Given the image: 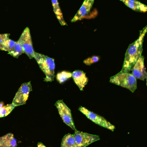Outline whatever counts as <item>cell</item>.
Listing matches in <instances>:
<instances>
[{
  "instance_id": "10",
  "label": "cell",
  "mask_w": 147,
  "mask_h": 147,
  "mask_svg": "<svg viewBox=\"0 0 147 147\" xmlns=\"http://www.w3.org/2000/svg\"><path fill=\"white\" fill-rule=\"evenodd\" d=\"M94 1L95 0H85L81 7L71 20V22H76L79 20L87 14L92 8Z\"/></svg>"
},
{
  "instance_id": "2",
  "label": "cell",
  "mask_w": 147,
  "mask_h": 147,
  "mask_svg": "<svg viewBox=\"0 0 147 147\" xmlns=\"http://www.w3.org/2000/svg\"><path fill=\"white\" fill-rule=\"evenodd\" d=\"M35 59L40 68L45 75L44 81L52 82L55 77L54 59L41 53L35 52Z\"/></svg>"
},
{
  "instance_id": "22",
  "label": "cell",
  "mask_w": 147,
  "mask_h": 147,
  "mask_svg": "<svg viewBox=\"0 0 147 147\" xmlns=\"http://www.w3.org/2000/svg\"><path fill=\"white\" fill-rule=\"evenodd\" d=\"M46 147L44 144H42L41 142H39L38 144V147Z\"/></svg>"
},
{
  "instance_id": "12",
  "label": "cell",
  "mask_w": 147,
  "mask_h": 147,
  "mask_svg": "<svg viewBox=\"0 0 147 147\" xmlns=\"http://www.w3.org/2000/svg\"><path fill=\"white\" fill-rule=\"evenodd\" d=\"M127 7L137 12L145 13L147 10V6L137 0H120Z\"/></svg>"
},
{
  "instance_id": "11",
  "label": "cell",
  "mask_w": 147,
  "mask_h": 147,
  "mask_svg": "<svg viewBox=\"0 0 147 147\" xmlns=\"http://www.w3.org/2000/svg\"><path fill=\"white\" fill-rule=\"evenodd\" d=\"M72 77L75 84L77 85L80 90L83 91L84 88L89 81L86 74L81 70H76L72 73Z\"/></svg>"
},
{
  "instance_id": "5",
  "label": "cell",
  "mask_w": 147,
  "mask_h": 147,
  "mask_svg": "<svg viewBox=\"0 0 147 147\" xmlns=\"http://www.w3.org/2000/svg\"><path fill=\"white\" fill-rule=\"evenodd\" d=\"M18 41L22 47L23 53L26 54L30 59L33 58L35 52L33 48L32 37L29 28L26 27L23 30Z\"/></svg>"
},
{
  "instance_id": "18",
  "label": "cell",
  "mask_w": 147,
  "mask_h": 147,
  "mask_svg": "<svg viewBox=\"0 0 147 147\" xmlns=\"http://www.w3.org/2000/svg\"><path fill=\"white\" fill-rule=\"evenodd\" d=\"M72 77L71 72L67 71H62L57 74L56 79L60 84H63L67 79Z\"/></svg>"
},
{
  "instance_id": "21",
  "label": "cell",
  "mask_w": 147,
  "mask_h": 147,
  "mask_svg": "<svg viewBox=\"0 0 147 147\" xmlns=\"http://www.w3.org/2000/svg\"><path fill=\"white\" fill-rule=\"evenodd\" d=\"M9 34H0V43L3 42L4 40L9 38Z\"/></svg>"
},
{
  "instance_id": "1",
  "label": "cell",
  "mask_w": 147,
  "mask_h": 147,
  "mask_svg": "<svg viewBox=\"0 0 147 147\" xmlns=\"http://www.w3.org/2000/svg\"><path fill=\"white\" fill-rule=\"evenodd\" d=\"M147 30V26H146L142 30L140 31L138 38L129 46L125 53V59L121 72H129L132 71V69L136 61L142 56L143 43Z\"/></svg>"
},
{
  "instance_id": "20",
  "label": "cell",
  "mask_w": 147,
  "mask_h": 147,
  "mask_svg": "<svg viewBox=\"0 0 147 147\" xmlns=\"http://www.w3.org/2000/svg\"><path fill=\"white\" fill-rule=\"evenodd\" d=\"M99 59H100V57L98 56H92V57H90L85 59L84 60L83 63L86 65H90L93 64L94 63L98 62Z\"/></svg>"
},
{
  "instance_id": "6",
  "label": "cell",
  "mask_w": 147,
  "mask_h": 147,
  "mask_svg": "<svg viewBox=\"0 0 147 147\" xmlns=\"http://www.w3.org/2000/svg\"><path fill=\"white\" fill-rule=\"evenodd\" d=\"M55 106L58 109L59 114L62 118L64 122L67 126L71 128L74 131L77 130L76 128L72 115L71 111L70 108L66 105L62 100H58L55 104Z\"/></svg>"
},
{
  "instance_id": "14",
  "label": "cell",
  "mask_w": 147,
  "mask_h": 147,
  "mask_svg": "<svg viewBox=\"0 0 147 147\" xmlns=\"http://www.w3.org/2000/svg\"><path fill=\"white\" fill-rule=\"evenodd\" d=\"M51 2L53 7L54 12L60 23L61 26H67V23L66 22L63 17V13L60 7L58 0H51Z\"/></svg>"
},
{
  "instance_id": "13",
  "label": "cell",
  "mask_w": 147,
  "mask_h": 147,
  "mask_svg": "<svg viewBox=\"0 0 147 147\" xmlns=\"http://www.w3.org/2000/svg\"><path fill=\"white\" fill-rule=\"evenodd\" d=\"M0 147H17L16 140L13 134L8 133L0 138Z\"/></svg>"
},
{
  "instance_id": "15",
  "label": "cell",
  "mask_w": 147,
  "mask_h": 147,
  "mask_svg": "<svg viewBox=\"0 0 147 147\" xmlns=\"http://www.w3.org/2000/svg\"><path fill=\"white\" fill-rule=\"evenodd\" d=\"M61 147H77L73 134H68L62 139Z\"/></svg>"
},
{
  "instance_id": "8",
  "label": "cell",
  "mask_w": 147,
  "mask_h": 147,
  "mask_svg": "<svg viewBox=\"0 0 147 147\" xmlns=\"http://www.w3.org/2000/svg\"><path fill=\"white\" fill-rule=\"evenodd\" d=\"M77 147H86L100 140L98 136L76 130L73 134Z\"/></svg>"
},
{
  "instance_id": "16",
  "label": "cell",
  "mask_w": 147,
  "mask_h": 147,
  "mask_svg": "<svg viewBox=\"0 0 147 147\" xmlns=\"http://www.w3.org/2000/svg\"><path fill=\"white\" fill-rule=\"evenodd\" d=\"M8 53L14 57L16 58H18L20 55L23 53L22 47L19 41H17L16 42L15 45H14L12 50L9 51Z\"/></svg>"
},
{
  "instance_id": "4",
  "label": "cell",
  "mask_w": 147,
  "mask_h": 147,
  "mask_svg": "<svg viewBox=\"0 0 147 147\" xmlns=\"http://www.w3.org/2000/svg\"><path fill=\"white\" fill-rule=\"evenodd\" d=\"M79 110L85 115L88 119L103 127L108 129L112 131H114L115 127L110 122L108 121L104 117L94 113L88 110L85 107L81 106L78 109Z\"/></svg>"
},
{
  "instance_id": "19",
  "label": "cell",
  "mask_w": 147,
  "mask_h": 147,
  "mask_svg": "<svg viewBox=\"0 0 147 147\" xmlns=\"http://www.w3.org/2000/svg\"><path fill=\"white\" fill-rule=\"evenodd\" d=\"M15 107L16 106L12 104L3 106L0 109V117H5L9 115Z\"/></svg>"
},
{
  "instance_id": "9",
  "label": "cell",
  "mask_w": 147,
  "mask_h": 147,
  "mask_svg": "<svg viewBox=\"0 0 147 147\" xmlns=\"http://www.w3.org/2000/svg\"><path fill=\"white\" fill-rule=\"evenodd\" d=\"M144 59V57L141 56L136 61L132 70V74L135 78L143 81L147 78V76L145 68Z\"/></svg>"
},
{
  "instance_id": "3",
  "label": "cell",
  "mask_w": 147,
  "mask_h": 147,
  "mask_svg": "<svg viewBox=\"0 0 147 147\" xmlns=\"http://www.w3.org/2000/svg\"><path fill=\"white\" fill-rule=\"evenodd\" d=\"M110 82L117 85L127 88L132 92L137 89L136 79L129 72H120L110 78Z\"/></svg>"
},
{
  "instance_id": "7",
  "label": "cell",
  "mask_w": 147,
  "mask_h": 147,
  "mask_svg": "<svg viewBox=\"0 0 147 147\" xmlns=\"http://www.w3.org/2000/svg\"><path fill=\"white\" fill-rule=\"evenodd\" d=\"M32 91L31 82L22 84L15 96L12 104L16 107L25 104L28 99L29 93Z\"/></svg>"
},
{
  "instance_id": "23",
  "label": "cell",
  "mask_w": 147,
  "mask_h": 147,
  "mask_svg": "<svg viewBox=\"0 0 147 147\" xmlns=\"http://www.w3.org/2000/svg\"><path fill=\"white\" fill-rule=\"evenodd\" d=\"M3 106H4V103L3 102H0V109H1Z\"/></svg>"
},
{
  "instance_id": "17",
  "label": "cell",
  "mask_w": 147,
  "mask_h": 147,
  "mask_svg": "<svg viewBox=\"0 0 147 147\" xmlns=\"http://www.w3.org/2000/svg\"><path fill=\"white\" fill-rule=\"evenodd\" d=\"M16 41L8 38L0 43V50L1 51H7L8 52L11 51L15 45Z\"/></svg>"
}]
</instances>
